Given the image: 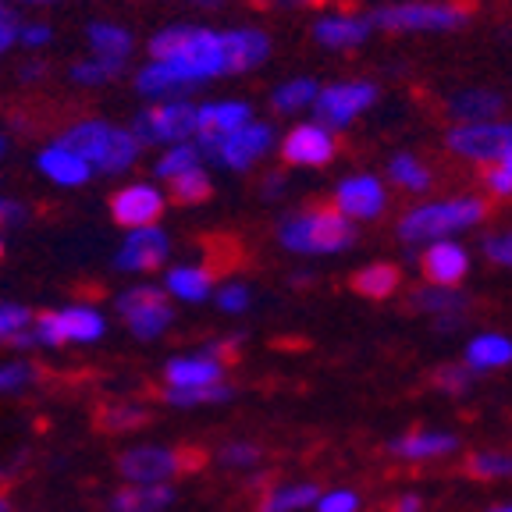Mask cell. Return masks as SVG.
Listing matches in <instances>:
<instances>
[{
  "label": "cell",
  "mask_w": 512,
  "mask_h": 512,
  "mask_svg": "<svg viewBox=\"0 0 512 512\" xmlns=\"http://www.w3.org/2000/svg\"><path fill=\"white\" fill-rule=\"evenodd\" d=\"M146 54H150V61L175 68L192 86H203V82L217 79V75H228L224 72L221 32L207 29V25H192V22L164 25V29H157L150 36Z\"/></svg>",
  "instance_id": "obj_1"
},
{
  "label": "cell",
  "mask_w": 512,
  "mask_h": 512,
  "mask_svg": "<svg viewBox=\"0 0 512 512\" xmlns=\"http://www.w3.org/2000/svg\"><path fill=\"white\" fill-rule=\"evenodd\" d=\"M61 143H68L75 153L93 164L96 175H125L143 153V143L136 139V132L125 125H114L104 118H82L75 125H68L61 132Z\"/></svg>",
  "instance_id": "obj_2"
},
{
  "label": "cell",
  "mask_w": 512,
  "mask_h": 512,
  "mask_svg": "<svg viewBox=\"0 0 512 512\" xmlns=\"http://www.w3.org/2000/svg\"><path fill=\"white\" fill-rule=\"evenodd\" d=\"M278 242L288 253H303V256L345 253L356 242V224L338 207H306L281 221Z\"/></svg>",
  "instance_id": "obj_3"
},
{
  "label": "cell",
  "mask_w": 512,
  "mask_h": 512,
  "mask_svg": "<svg viewBox=\"0 0 512 512\" xmlns=\"http://www.w3.org/2000/svg\"><path fill=\"white\" fill-rule=\"evenodd\" d=\"M488 217V203L477 196H456V200H438L413 207L399 221V239L402 242H441L452 239L456 232H466L473 224Z\"/></svg>",
  "instance_id": "obj_4"
},
{
  "label": "cell",
  "mask_w": 512,
  "mask_h": 512,
  "mask_svg": "<svg viewBox=\"0 0 512 512\" xmlns=\"http://www.w3.org/2000/svg\"><path fill=\"white\" fill-rule=\"evenodd\" d=\"M132 132L143 146H168L196 143V128H200V104L192 100H168V104H146L132 118Z\"/></svg>",
  "instance_id": "obj_5"
},
{
  "label": "cell",
  "mask_w": 512,
  "mask_h": 512,
  "mask_svg": "<svg viewBox=\"0 0 512 512\" xmlns=\"http://www.w3.org/2000/svg\"><path fill=\"white\" fill-rule=\"evenodd\" d=\"M32 335H36L40 349H54V345H93L107 335V317L89 303H72V306H61V310L36 313Z\"/></svg>",
  "instance_id": "obj_6"
},
{
  "label": "cell",
  "mask_w": 512,
  "mask_h": 512,
  "mask_svg": "<svg viewBox=\"0 0 512 512\" xmlns=\"http://www.w3.org/2000/svg\"><path fill=\"white\" fill-rule=\"evenodd\" d=\"M114 310L121 313L125 328L132 331V338H139V342L160 338L171 328V320H175V310H171L164 285H146V281H136V285H128L125 292H118Z\"/></svg>",
  "instance_id": "obj_7"
},
{
  "label": "cell",
  "mask_w": 512,
  "mask_h": 512,
  "mask_svg": "<svg viewBox=\"0 0 512 512\" xmlns=\"http://www.w3.org/2000/svg\"><path fill=\"white\" fill-rule=\"evenodd\" d=\"M470 18L466 4H395L370 15V25L388 32H448Z\"/></svg>",
  "instance_id": "obj_8"
},
{
  "label": "cell",
  "mask_w": 512,
  "mask_h": 512,
  "mask_svg": "<svg viewBox=\"0 0 512 512\" xmlns=\"http://www.w3.org/2000/svg\"><path fill=\"white\" fill-rule=\"evenodd\" d=\"M189 459L171 445H132L118 456V473L128 484H171Z\"/></svg>",
  "instance_id": "obj_9"
},
{
  "label": "cell",
  "mask_w": 512,
  "mask_h": 512,
  "mask_svg": "<svg viewBox=\"0 0 512 512\" xmlns=\"http://www.w3.org/2000/svg\"><path fill=\"white\" fill-rule=\"evenodd\" d=\"M448 150L477 164H495L512 153V125L505 121H480V125H456L448 132Z\"/></svg>",
  "instance_id": "obj_10"
},
{
  "label": "cell",
  "mask_w": 512,
  "mask_h": 512,
  "mask_svg": "<svg viewBox=\"0 0 512 512\" xmlns=\"http://www.w3.org/2000/svg\"><path fill=\"white\" fill-rule=\"evenodd\" d=\"M249 121H253V107H249L246 100H207V104H200L196 146L203 150V157L214 160L224 139L235 136Z\"/></svg>",
  "instance_id": "obj_11"
},
{
  "label": "cell",
  "mask_w": 512,
  "mask_h": 512,
  "mask_svg": "<svg viewBox=\"0 0 512 512\" xmlns=\"http://www.w3.org/2000/svg\"><path fill=\"white\" fill-rule=\"evenodd\" d=\"M168 256H171V235L160 224H150V228L125 232L118 256H114V267L121 274H150L168 264Z\"/></svg>",
  "instance_id": "obj_12"
},
{
  "label": "cell",
  "mask_w": 512,
  "mask_h": 512,
  "mask_svg": "<svg viewBox=\"0 0 512 512\" xmlns=\"http://www.w3.org/2000/svg\"><path fill=\"white\" fill-rule=\"evenodd\" d=\"M168 207V196L160 192V185L153 182H128L121 185L111 196V217L125 228V232H136V228H150L160 221Z\"/></svg>",
  "instance_id": "obj_13"
},
{
  "label": "cell",
  "mask_w": 512,
  "mask_h": 512,
  "mask_svg": "<svg viewBox=\"0 0 512 512\" xmlns=\"http://www.w3.org/2000/svg\"><path fill=\"white\" fill-rule=\"evenodd\" d=\"M377 100V89L370 82H335V86H324L317 96V121L328 128H345L360 118L370 104Z\"/></svg>",
  "instance_id": "obj_14"
},
{
  "label": "cell",
  "mask_w": 512,
  "mask_h": 512,
  "mask_svg": "<svg viewBox=\"0 0 512 512\" xmlns=\"http://www.w3.org/2000/svg\"><path fill=\"white\" fill-rule=\"evenodd\" d=\"M335 136H331L328 125L320 121H306V125H296L281 143V157L285 164H296V168H324L335 160Z\"/></svg>",
  "instance_id": "obj_15"
},
{
  "label": "cell",
  "mask_w": 512,
  "mask_h": 512,
  "mask_svg": "<svg viewBox=\"0 0 512 512\" xmlns=\"http://www.w3.org/2000/svg\"><path fill=\"white\" fill-rule=\"evenodd\" d=\"M274 139L278 136H274V128L267 125V121H249L235 136L224 139L214 164H221V168H228V171H249L253 164H260V160L271 153Z\"/></svg>",
  "instance_id": "obj_16"
},
{
  "label": "cell",
  "mask_w": 512,
  "mask_h": 512,
  "mask_svg": "<svg viewBox=\"0 0 512 512\" xmlns=\"http://www.w3.org/2000/svg\"><path fill=\"white\" fill-rule=\"evenodd\" d=\"M36 168H40V175L47 182L61 185V189H79V185H86L96 175L93 164L82 153H75L68 143H61L57 136L36 153Z\"/></svg>",
  "instance_id": "obj_17"
},
{
  "label": "cell",
  "mask_w": 512,
  "mask_h": 512,
  "mask_svg": "<svg viewBox=\"0 0 512 512\" xmlns=\"http://www.w3.org/2000/svg\"><path fill=\"white\" fill-rule=\"evenodd\" d=\"M221 40H224V72L228 75L253 72V68H260V64L267 61V54H271V40H267V32L256 29V25H235V29H224Z\"/></svg>",
  "instance_id": "obj_18"
},
{
  "label": "cell",
  "mask_w": 512,
  "mask_h": 512,
  "mask_svg": "<svg viewBox=\"0 0 512 512\" xmlns=\"http://www.w3.org/2000/svg\"><path fill=\"white\" fill-rule=\"evenodd\" d=\"M224 370H228V363L196 349L185 356H171L164 363V381H168V388H214V384H224Z\"/></svg>",
  "instance_id": "obj_19"
},
{
  "label": "cell",
  "mask_w": 512,
  "mask_h": 512,
  "mask_svg": "<svg viewBox=\"0 0 512 512\" xmlns=\"http://www.w3.org/2000/svg\"><path fill=\"white\" fill-rule=\"evenodd\" d=\"M384 203H388V196H384V185L374 175H352L338 182L335 189V207L349 221H374L384 210Z\"/></svg>",
  "instance_id": "obj_20"
},
{
  "label": "cell",
  "mask_w": 512,
  "mask_h": 512,
  "mask_svg": "<svg viewBox=\"0 0 512 512\" xmlns=\"http://www.w3.org/2000/svg\"><path fill=\"white\" fill-rule=\"evenodd\" d=\"M86 47L93 57H100V61L114 64V68L125 72L132 54H136V36H132L121 22H104V18H96V22L86 25Z\"/></svg>",
  "instance_id": "obj_21"
},
{
  "label": "cell",
  "mask_w": 512,
  "mask_h": 512,
  "mask_svg": "<svg viewBox=\"0 0 512 512\" xmlns=\"http://www.w3.org/2000/svg\"><path fill=\"white\" fill-rule=\"evenodd\" d=\"M456 448L459 438L448 431H406L388 441V456L402 459V463H431V459L452 456Z\"/></svg>",
  "instance_id": "obj_22"
},
{
  "label": "cell",
  "mask_w": 512,
  "mask_h": 512,
  "mask_svg": "<svg viewBox=\"0 0 512 512\" xmlns=\"http://www.w3.org/2000/svg\"><path fill=\"white\" fill-rule=\"evenodd\" d=\"M192 82L182 79L175 68L160 61H146L136 68V93L143 96L146 104H168V100H189Z\"/></svg>",
  "instance_id": "obj_23"
},
{
  "label": "cell",
  "mask_w": 512,
  "mask_h": 512,
  "mask_svg": "<svg viewBox=\"0 0 512 512\" xmlns=\"http://www.w3.org/2000/svg\"><path fill=\"white\" fill-rule=\"evenodd\" d=\"M420 267H424V274H427V285L459 288V281L470 271V253H466L459 242L441 239L424 249V264Z\"/></svg>",
  "instance_id": "obj_24"
},
{
  "label": "cell",
  "mask_w": 512,
  "mask_h": 512,
  "mask_svg": "<svg viewBox=\"0 0 512 512\" xmlns=\"http://www.w3.org/2000/svg\"><path fill=\"white\" fill-rule=\"evenodd\" d=\"M164 292H168L171 299H178V303H207L217 292L214 271L200 264L168 267V274H164Z\"/></svg>",
  "instance_id": "obj_25"
},
{
  "label": "cell",
  "mask_w": 512,
  "mask_h": 512,
  "mask_svg": "<svg viewBox=\"0 0 512 512\" xmlns=\"http://www.w3.org/2000/svg\"><path fill=\"white\" fill-rule=\"evenodd\" d=\"M175 502L171 484H125L107 498V512H164Z\"/></svg>",
  "instance_id": "obj_26"
},
{
  "label": "cell",
  "mask_w": 512,
  "mask_h": 512,
  "mask_svg": "<svg viewBox=\"0 0 512 512\" xmlns=\"http://www.w3.org/2000/svg\"><path fill=\"white\" fill-rule=\"evenodd\" d=\"M370 18H356V15H324L317 18V25H313V36H317V43H324V47L331 50H349V47H360L363 40L370 36Z\"/></svg>",
  "instance_id": "obj_27"
},
{
  "label": "cell",
  "mask_w": 512,
  "mask_h": 512,
  "mask_svg": "<svg viewBox=\"0 0 512 512\" xmlns=\"http://www.w3.org/2000/svg\"><path fill=\"white\" fill-rule=\"evenodd\" d=\"M324 491L313 480H288V484H271L260 498V512H303L317 509Z\"/></svg>",
  "instance_id": "obj_28"
},
{
  "label": "cell",
  "mask_w": 512,
  "mask_h": 512,
  "mask_svg": "<svg viewBox=\"0 0 512 512\" xmlns=\"http://www.w3.org/2000/svg\"><path fill=\"white\" fill-rule=\"evenodd\" d=\"M512 363V338L498 335V331H484V335L470 338L466 345V367L473 374H488V370H502Z\"/></svg>",
  "instance_id": "obj_29"
},
{
  "label": "cell",
  "mask_w": 512,
  "mask_h": 512,
  "mask_svg": "<svg viewBox=\"0 0 512 512\" xmlns=\"http://www.w3.org/2000/svg\"><path fill=\"white\" fill-rule=\"evenodd\" d=\"M448 114L459 125H480V121H495L502 114V96L491 89H466L448 100Z\"/></svg>",
  "instance_id": "obj_30"
},
{
  "label": "cell",
  "mask_w": 512,
  "mask_h": 512,
  "mask_svg": "<svg viewBox=\"0 0 512 512\" xmlns=\"http://www.w3.org/2000/svg\"><path fill=\"white\" fill-rule=\"evenodd\" d=\"M409 306L420 313H431L434 320L438 317H452V313H466L470 306V296L463 288H445V285H420L409 292Z\"/></svg>",
  "instance_id": "obj_31"
},
{
  "label": "cell",
  "mask_w": 512,
  "mask_h": 512,
  "mask_svg": "<svg viewBox=\"0 0 512 512\" xmlns=\"http://www.w3.org/2000/svg\"><path fill=\"white\" fill-rule=\"evenodd\" d=\"M203 150L196 143H178V146H168V150H160L157 164H153V175L160 178V182H175V178H182L185 171L192 168H203Z\"/></svg>",
  "instance_id": "obj_32"
},
{
  "label": "cell",
  "mask_w": 512,
  "mask_h": 512,
  "mask_svg": "<svg viewBox=\"0 0 512 512\" xmlns=\"http://www.w3.org/2000/svg\"><path fill=\"white\" fill-rule=\"evenodd\" d=\"M352 288L360 292L363 299H388L395 296V288H399V267L392 264H370L360 267V271L352 274Z\"/></svg>",
  "instance_id": "obj_33"
},
{
  "label": "cell",
  "mask_w": 512,
  "mask_h": 512,
  "mask_svg": "<svg viewBox=\"0 0 512 512\" xmlns=\"http://www.w3.org/2000/svg\"><path fill=\"white\" fill-rule=\"evenodd\" d=\"M317 96H320V86L313 79H288L271 93V107L278 114H296V111H303V107L317 104Z\"/></svg>",
  "instance_id": "obj_34"
},
{
  "label": "cell",
  "mask_w": 512,
  "mask_h": 512,
  "mask_svg": "<svg viewBox=\"0 0 512 512\" xmlns=\"http://www.w3.org/2000/svg\"><path fill=\"white\" fill-rule=\"evenodd\" d=\"M463 470L470 473L473 480H505V477H512V452H502V448L470 452Z\"/></svg>",
  "instance_id": "obj_35"
},
{
  "label": "cell",
  "mask_w": 512,
  "mask_h": 512,
  "mask_svg": "<svg viewBox=\"0 0 512 512\" xmlns=\"http://www.w3.org/2000/svg\"><path fill=\"white\" fill-rule=\"evenodd\" d=\"M232 395H235V388L228 381L214 384V388H164V402L175 409L217 406V402H228Z\"/></svg>",
  "instance_id": "obj_36"
},
{
  "label": "cell",
  "mask_w": 512,
  "mask_h": 512,
  "mask_svg": "<svg viewBox=\"0 0 512 512\" xmlns=\"http://www.w3.org/2000/svg\"><path fill=\"white\" fill-rule=\"evenodd\" d=\"M118 75H125V72H121V68H114V64L100 61V57H93V54L79 57V61L68 68V79H72L75 86H86V89L107 86V82H114Z\"/></svg>",
  "instance_id": "obj_37"
},
{
  "label": "cell",
  "mask_w": 512,
  "mask_h": 512,
  "mask_svg": "<svg viewBox=\"0 0 512 512\" xmlns=\"http://www.w3.org/2000/svg\"><path fill=\"white\" fill-rule=\"evenodd\" d=\"M473 381H477V374H473L466 363H441V367H434V374H431L434 388H438L441 395H452V399L470 395Z\"/></svg>",
  "instance_id": "obj_38"
},
{
  "label": "cell",
  "mask_w": 512,
  "mask_h": 512,
  "mask_svg": "<svg viewBox=\"0 0 512 512\" xmlns=\"http://www.w3.org/2000/svg\"><path fill=\"white\" fill-rule=\"evenodd\" d=\"M150 420V409L139 406V402H111V406L100 413V427L104 431H139V427Z\"/></svg>",
  "instance_id": "obj_39"
},
{
  "label": "cell",
  "mask_w": 512,
  "mask_h": 512,
  "mask_svg": "<svg viewBox=\"0 0 512 512\" xmlns=\"http://www.w3.org/2000/svg\"><path fill=\"white\" fill-rule=\"evenodd\" d=\"M168 189H171V200L185 203V207H192V203H203V200H207L210 189H214V182H210V171L207 168H192V171H185L182 178L168 182Z\"/></svg>",
  "instance_id": "obj_40"
},
{
  "label": "cell",
  "mask_w": 512,
  "mask_h": 512,
  "mask_svg": "<svg viewBox=\"0 0 512 512\" xmlns=\"http://www.w3.org/2000/svg\"><path fill=\"white\" fill-rule=\"evenodd\" d=\"M388 171H392L395 185H402V189H409V192H424L427 185H431V175H427V168L413 157V153H399V157H392Z\"/></svg>",
  "instance_id": "obj_41"
},
{
  "label": "cell",
  "mask_w": 512,
  "mask_h": 512,
  "mask_svg": "<svg viewBox=\"0 0 512 512\" xmlns=\"http://www.w3.org/2000/svg\"><path fill=\"white\" fill-rule=\"evenodd\" d=\"M32 320H36V313H32L29 306L0 303V345L15 342L18 335H25V331L32 328Z\"/></svg>",
  "instance_id": "obj_42"
},
{
  "label": "cell",
  "mask_w": 512,
  "mask_h": 512,
  "mask_svg": "<svg viewBox=\"0 0 512 512\" xmlns=\"http://www.w3.org/2000/svg\"><path fill=\"white\" fill-rule=\"evenodd\" d=\"M260 459H264V448L253 445V441H228L217 452V463L228 466V470H253Z\"/></svg>",
  "instance_id": "obj_43"
},
{
  "label": "cell",
  "mask_w": 512,
  "mask_h": 512,
  "mask_svg": "<svg viewBox=\"0 0 512 512\" xmlns=\"http://www.w3.org/2000/svg\"><path fill=\"white\" fill-rule=\"evenodd\" d=\"M36 377H40V370L32 367V363H25V360L0 363V395L25 392V388H32V384H36Z\"/></svg>",
  "instance_id": "obj_44"
},
{
  "label": "cell",
  "mask_w": 512,
  "mask_h": 512,
  "mask_svg": "<svg viewBox=\"0 0 512 512\" xmlns=\"http://www.w3.org/2000/svg\"><path fill=\"white\" fill-rule=\"evenodd\" d=\"M249 288L242 281H221L214 292V303L221 313H246L249 310Z\"/></svg>",
  "instance_id": "obj_45"
},
{
  "label": "cell",
  "mask_w": 512,
  "mask_h": 512,
  "mask_svg": "<svg viewBox=\"0 0 512 512\" xmlns=\"http://www.w3.org/2000/svg\"><path fill=\"white\" fill-rule=\"evenodd\" d=\"M54 43V25L47 22H22L18 29V47H25L29 54H40Z\"/></svg>",
  "instance_id": "obj_46"
},
{
  "label": "cell",
  "mask_w": 512,
  "mask_h": 512,
  "mask_svg": "<svg viewBox=\"0 0 512 512\" xmlns=\"http://www.w3.org/2000/svg\"><path fill=\"white\" fill-rule=\"evenodd\" d=\"M313 512H360V495L352 488H331L320 495Z\"/></svg>",
  "instance_id": "obj_47"
},
{
  "label": "cell",
  "mask_w": 512,
  "mask_h": 512,
  "mask_svg": "<svg viewBox=\"0 0 512 512\" xmlns=\"http://www.w3.org/2000/svg\"><path fill=\"white\" fill-rule=\"evenodd\" d=\"M484 182H488V189L495 192V196H512V153H505L502 160L491 164Z\"/></svg>",
  "instance_id": "obj_48"
},
{
  "label": "cell",
  "mask_w": 512,
  "mask_h": 512,
  "mask_svg": "<svg viewBox=\"0 0 512 512\" xmlns=\"http://www.w3.org/2000/svg\"><path fill=\"white\" fill-rule=\"evenodd\" d=\"M242 342H246V335H242V331H235V335H224V338L207 342V345H203V352H210V356H214V360H221V363H232L235 356H239Z\"/></svg>",
  "instance_id": "obj_49"
},
{
  "label": "cell",
  "mask_w": 512,
  "mask_h": 512,
  "mask_svg": "<svg viewBox=\"0 0 512 512\" xmlns=\"http://www.w3.org/2000/svg\"><path fill=\"white\" fill-rule=\"evenodd\" d=\"M484 256L502 267H512V232L488 235V239H484Z\"/></svg>",
  "instance_id": "obj_50"
},
{
  "label": "cell",
  "mask_w": 512,
  "mask_h": 512,
  "mask_svg": "<svg viewBox=\"0 0 512 512\" xmlns=\"http://www.w3.org/2000/svg\"><path fill=\"white\" fill-rule=\"evenodd\" d=\"M18 29H22V18L4 11L0 15V57L11 54V47H18Z\"/></svg>",
  "instance_id": "obj_51"
},
{
  "label": "cell",
  "mask_w": 512,
  "mask_h": 512,
  "mask_svg": "<svg viewBox=\"0 0 512 512\" xmlns=\"http://www.w3.org/2000/svg\"><path fill=\"white\" fill-rule=\"evenodd\" d=\"M29 221V207L18 200H0V224H8V228H18V224Z\"/></svg>",
  "instance_id": "obj_52"
},
{
  "label": "cell",
  "mask_w": 512,
  "mask_h": 512,
  "mask_svg": "<svg viewBox=\"0 0 512 512\" xmlns=\"http://www.w3.org/2000/svg\"><path fill=\"white\" fill-rule=\"evenodd\" d=\"M253 4L271 11H296V8H320L324 0H253Z\"/></svg>",
  "instance_id": "obj_53"
},
{
  "label": "cell",
  "mask_w": 512,
  "mask_h": 512,
  "mask_svg": "<svg viewBox=\"0 0 512 512\" xmlns=\"http://www.w3.org/2000/svg\"><path fill=\"white\" fill-rule=\"evenodd\" d=\"M43 75H47V64H43L40 57H29V61L18 68V79L22 82H40Z\"/></svg>",
  "instance_id": "obj_54"
},
{
  "label": "cell",
  "mask_w": 512,
  "mask_h": 512,
  "mask_svg": "<svg viewBox=\"0 0 512 512\" xmlns=\"http://www.w3.org/2000/svg\"><path fill=\"white\" fill-rule=\"evenodd\" d=\"M420 509H424V498L416 495V491H402L392 502V512H420Z\"/></svg>",
  "instance_id": "obj_55"
},
{
  "label": "cell",
  "mask_w": 512,
  "mask_h": 512,
  "mask_svg": "<svg viewBox=\"0 0 512 512\" xmlns=\"http://www.w3.org/2000/svg\"><path fill=\"white\" fill-rule=\"evenodd\" d=\"M463 324H466V313H452V317L434 320V331H459Z\"/></svg>",
  "instance_id": "obj_56"
},
{
  "label": "cell",
  "mask_w": 512,
  "mask_h": 512,
  "mask_svg": "<svg viewBox=\"0 0 512 512\" xmlns=\"http://www.w3.org/2000/svg\"><path fill=\"white\" fill-rule=\"evenodd\" d=\"M281 189H285V178H281V171H271V175L264 178V196L267 200H274Z\"/></svg>",
  "instance_id": "obj_57"
},
{
  "label": "cell",
  "mask_w": 512,
  "mask_h": 512,
  "mask_svg": "<svg viewBox=\"0 0 512 512\" xmlns=\"http://www.w3.org/2000/svg\"><path fill=\"white\" fill-rule=\"evenodd\" d=\"M185 4H192V8H200V11H217V8H224L228 0H185Z\"/></svg>",
  "instance_id": "obj_58"
},
{
  "label": "cell",
  "mask_w": 512,
  "mask_h": 512,
  "mask_svg": "<svg viewBox=\"0 0 512 512\" xmlns=\"http://www.w3.org/2000/svg\"><path fill=\"white\" fill-rule=\"evenodd\" d=\"M8 146H11L8 132H4V128H0V157H4V153H8Z\"/></svg>",
  "instance_id": "obj_59"
},
{
  "label": "cell",
  "mask_w": 512,
  "mask_h": 512,
  "mask_svg": "<svg viewBox=\"0 0 512 512\" xmlns=\"http://www.w3.org/2000/svg\"><path fill=\"white\" fill-rule=\"evenodd\" d=\"M0 512H11V502L4 495H0Z\"/></svg>",
  "instance_id": "obj_60"
},
{
  "label": "cell",
  "mask_w": 512,
  "mask_h": 512,
  "mask_svg": "<svg viewBox=\"0 0 512 512\" xmlns=\"http://www.w3.org/2000/svg\"><path fill=\"white\" fill-rule=\"evenodd\" d=\"M18 4H54V0H18Z\"/></svg>",
  "instance_id": "obj_61"
},
{
  "label": "cell",
  "mask_w": 512,
  "mask_h": 512,
  "mask_svg": "<svg viewBox=\"0 0 512 512\" xmlns=\"http://www.w3.org/2000/svg\"><path fill=\"white\" fill-rule=\"evenodd\" d=\"M488 512H512V505H495V509H488Z\"/></svg>",
  "instance_id": "obj_62"
},
{
  "label": "cell",
  "mask_w": 512,
  "mask_h": 512,
  "mask_svg": "<svg viewBox=\"0 0 512 512\" xmlns=\"http://www.w3.org/2000/svg\"><path fill=\"white\" fill-rule=\"evenodd\" d=\"M4 11H8V4H4V0H0V15H4Z\"/></svg>",
  "instance_id": "obj_63"
},
{
  "label": "cell",
  "mask_w": 512,
  "mask_h": 512,
  "mask_svg": "<svg viewBox=\"0 0 512 512\" xmlns=\"http://www.w3.org/2000/svg\"><path fill=\"white\" fill-rule=\"evenodd\" d=\"M0 253H4V235H0Z\"/></svg>",
  "instance_id": "obj_64"
}]
</instances>
